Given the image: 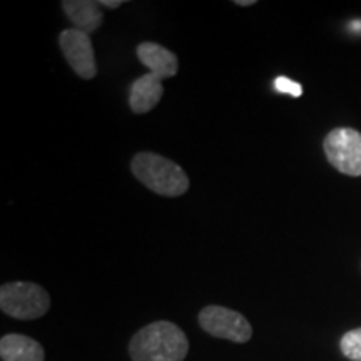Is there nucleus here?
Segmentation results:
<instances>
[{
  "mask_svg": "<svg viewBox=\"0 0 361 361\" xmlns=\"http://www.w3.org/2000/svg\"><path fill=\"white\" fill-rule=\"evenodd\" d=\"M197 322L206 333L221 340L246 343L252 336V328L245 316L224 306H206L197 316Z\"/></svg>",
  "mask_w": 361,
  "mask_h": 361,
  "instance_id": "5",
  "label": "nucleus"
},
{
  "mask_svg": "<svg viewBox=\"0 0 361 361\" xmlns=\"http://www.w3.org/2000/svg\"><path fill=\"white\" fill-rule=\"evenodd\" d=\"M0 356L2 361H44L45 353L39 341L11 333L0 340Z\"/></svg>",
  "mask_w": 361,
  "mask_h": 361,
  "instance_id": "10",
  "label": "nucleus"
},
{
  "mask_svg": "<svg viewBox=\"0 0 361 361\" xmlns=\"http://www.w3.org/2000/svg\"><path fill=\"white\" fill-rule=\"evenodd\" d=\"M341 353L351 361H361V328L345 333L340 341Z\"/></svg>",
  "mask_w": 361,
  "mask_h": 361,
  "instance_id": "11",
  "label": "nucleus"
},
{
  "mask_svg": "<svg viewBox=\"0 0 361 361\" xmlns=\"http://www.w3.org/2000/svg\"><path fill=\"white\" fill-rule=\"evenodd\" d=\"M135 52L142 66H146L149 72L157 75L161 80L171 79L178 74V57L169 49L154 42H142L137 45Z\"/></svg>",
  "mask_w": 361,
  "mask_h": 361,
  "instance_id": "7",
  "label": "nucleus"
},
{
  "mask_svg": "<svg viewBox=\"0 0 361 361\" xmlns=\"http://www.w3.org/2000/svg\"><path fill=\"white\" fill-rule=\"evenodd\" d=\"M101 7H107V8H117L123 6V0H101Z\"/></svg>",
  "mask_w": 361,
  "mask_h": 361,
  "instance_id": "13",
  "label": "nucleus"
},
{
  "mask_svg": "<svg viewBox=\"0 0 361 361\" xmlns=\"http://www.w3.org/2000/svg\"><path fill=\"white\" fill-rule=\"evenodd\" d=\"M188 351L186 333L171 322L147 324L129 343L133 361H184Z\"/></svg>",
  "mask_w": 361,
  "mask_h": 361,
  "instance_id": "1",
  "label": "nucleus"
},
{
  "mask_svg": "<svg viewBox=\"0 0 361 361\" xmlns=\"http://www.w3.org/2000/svg\"><path fill=\"white\" fill-rule=\"evenodd\" d=\"M64 12L69 20L74 24V29L80 32L92 34L102 25L101 4L94 0H64L62 2Z\"/></svg>",
  "mask_w": 361,
  "mask_h": 361,
  "instance_id": "9",
  "label": "nucleus"
},
{
  "mask_svg": "<svg viewBox=\"0 0 361 361\" xmlns=\"http://www.w3.org/2000/svg\"><path fill=\"white\" fill-rule=\"evenodd\" d=\"M164 87H162V80L154 74L141 75L135 79L130 85L129 92V106L135 114H146L152 111L159 104Z\"/></svg>",
  "mask_w": 361,
  "mask_h": 361,
  "instance_id": "8",
  "label": "nucleus"
},
{
  "mask_svg": "<svg viewBox=\"0 0 361 361\" xmlns=\"http://www.w3.org/2000/svg\"><path fill=\"white\" fill-rule=\"evenodd\" d=\"M324 154L336 171L358 178L361 176V133L351 128L333 129L323 142Z\"/></svg>",
  "mask_w": 361,
  "mask_h": 361,
  "instance_id": "4",
  "label": "nucleus"
},
{
  "mask_svg": "<svg viewBox=\"0 0 361 361\" xmlns=\"http://www.w3.org/2000/svg\"><path fill=\"white\" fill-rule=\"evenodd\" d=\"M59 45H61L67 64L79 78L85 80L96 78V54H94L92 40L89 34L80 32L78 29H67L59 37Z\"/></svg>",
  "mask_w": 361,
  "mask_h": 361,
  "instance_id": "6",
  "label": "nucleus"
},
{
  "mask_svg": "<svg viewBox=\"0 0 361 361\" xmlns=\"http://www.w3.org/2000/svg\"><path fill=\"white\" fill-rule=\"evenodd\" d=\"M236 6H241V7H250V6H255V0H236Z\"/></svg>",
  "mask_w": 361,
  "mask_h": 361,
  "instance_id": "14",
  "label": "nucleus"
},
{
  "mask_svg": "<svg viewBox=\"0 0 361 361\" xmlns=\"http://www.w3.org/2000/svg\"><path fill=\"white\" fill-rule=\"evenodd\" d=\"M137 180L161 196L176 197L189 189V178L179 164L154 152H139L130 162Z\"/></svg>",
  "mask_w": 361,
  "mask_h": 361,
  "instance_id": "2",
  "label": "nucleus"
},
{
  "mask_svg": "<svg viewBox=\"0 0 361 361\" xmlns=\"http://www.w3.org/2000/svg\"><path fill=\"white\" fill-rule=\"evenodd\" d=\"M274 89L281 94H290L293 97H300L303 94V85L295 82V80L284 78V75H279L274 80Z\"/></svg>",
  "mask_w": 361,
  "mask_h": 361,
  "instance_id": "12",
  "label": "nucleus"
},
{
  "mask_svg": "<svg viewBox=\"0 0 361 361\" xmlns=\"http://www.w3.org/2000/svg\"><path fill=\"white\" fill-rule=\"evenodd\" d=\"M0 308L16 319H37L51 308V296L34 283H7L0 288Z\"/></svg>",
  "mask_w": 361,
  "mask_h": 361,
  "instance_id": "3",
  "label": "nucleus"
}]
</instances>
